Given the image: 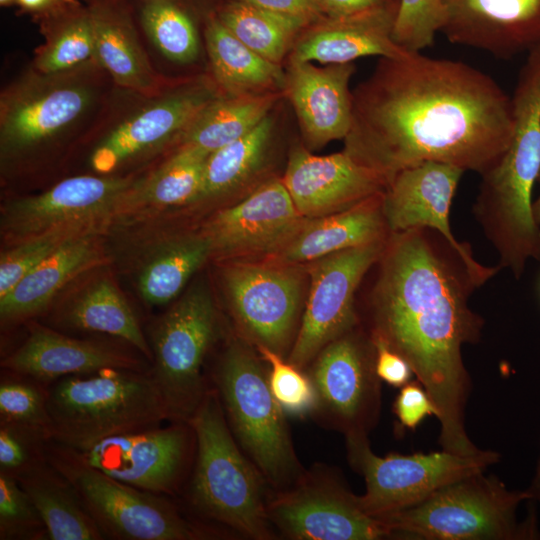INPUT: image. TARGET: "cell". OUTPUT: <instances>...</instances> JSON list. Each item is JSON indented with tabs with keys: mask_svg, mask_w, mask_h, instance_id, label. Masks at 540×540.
Here are the masks:
<instances>
[{
	"mask_svg": "<svg viewBox=\"0 0 540 540\" xmlns=\"http://www.w3.org/2000/svg\"><path fill=\"white\" fill-rule=\"evenodd\" d=\"M256 350L270 367L269 386L285 414L298 417L312 415L316 395L310 377L280 354L263 346H256Z\"/></svg>",
	"mask_w": 540,
	"mask_h": 540,
	"instance_id": "74e56055",
	"label": "cell"
},
{
	"mask_svg": "<svg viewBox=\"0 0 540 540\" xmlns=\"http://www.w3.org/2000/svg\"><path fill=\"white\" fill-rule=\"evenodd\" d=\"M95 232L67 240L0 299L3 321H15L43 309L71 280L100 264Z\"/></svg>",
	"mask_w": 540,
	"mask_h": 540,
	"instance_id": "484cf974",
	"label": "cell"
},
{
	"mask_svg": "<svg viewBox=\"0 0 540 540\" xmlns=\"http://www.w3.org/2000/svg\"><path fill=\"white\" fill-rule=\"evenodd\" d=\"M354 72L352 62L319 67L290 61L284 89L309 148L347 137L352 123L349 82Z\"/></svg>",
	"mask_w": 540,
	"mask_h": 540,
	"instance_id": "7402d4cb",
	"label": "cell"
},
{
	"mask_svg": "<svg viewBox=\"0 0 540 540\" xmlns=\"http://www.w3.org/2000/svg\"><path fill=\"white\" fill-rule=\"evenodd\" d=\"M382 193L351 208L308 219L288 246L271 260L306 265L314 260L388 238Z\"/></svg>",
	"mask_w": 540,
	"mask_h": 540,
	"instance_id": "d4e9b609",
	"label": "cell"
},
{
	"mask_svg": "<svg viewBox=\"0 0 540 540\" xmlns=\"http://www.w3.org/2000/svg\"><path fill=\"white\" fill-rule=\"evenodd\" d=\"M193 429L178 422L105 438L85 451L71 450L88 466L152 493H172L185 470Z\"/></svg>",
	"mask_w": 540,
	"mask_h": 540,
	"instance_id": "2e32d148",
	"label": "cell"
},
{
	"mask_svg": "<svg viewBox=\"0 0 540 540\" xmlns=\"http://www.w3.org/2000/svg\"><path fill=\"white\" fill-rule=\"evenodd\" d=\"M212 253L211 240L204 232L167 243L141 270L138 286L142 297L153 305L168 303Z\"/></svg>",
	"mask_w": 540,
	"mask_h": 540,
	"instance_id": "4dcf8cb0",
	"label": "cell"
},
{
	"mask_svg": "<svg viewBox=\"0 0 540 540\" xmlns=\"http://www.w3.org/2000/svg\"><path fill=\"white\" fill-rule=\"evenodd\" d=\"M368 332L400 354L438 411L441 449L473 455L465 410L472 382L462 355L479 342L484 319L468 304L484 283L430 228L390 233L377 260Z\"/></svg>",
	"mask_w": 540,
	"mask_h": 540,
	"instance_id": "7a4b0ae2",
	"label": "cell"
},
{
	"mask_svg": "<svg viewBox=\"0 0 540 540\" xmlns=\"http://www.w3.org/2000/svg\"><path fill=\"white\" fill-rule=\"evenodd\" d=\"M207 157L200 151L181 146L151 176L137 182L124 209L142 206L164 208L198 201Z\"/></svg>",
	"mask_w": 540,
	"mask_h": 540,
	"instance_id": "e575fe53",
	"label": "cell"
},
{
	"mask_svg": "<svg viewBox=\"0 0 540 540\" xmlns=\"http://www.w3.org/2000/svg\"><path fill=\"white\" fill-rule=\"evenodd\" d=\"M306 267L274 260H233L222 269L227 300L242 338L289 354L301 318Z\"/></svg>",
	"mask_w": 540,
	"mask_h": 540,
	"instance_id": "9c48e42d",
	"label": "cell"
},
{
	"mask_svg": "<svg viewBox=\"0 0 540 540\" xmlns=\"http://www.w3.org/2000/svg\"><path fill=\"white\" fill-rule=\"evenodd\" d=\"M537 182L540 184V169L537 177ZM533 214L536 222L540 225V194L537 199L533 201Z\"/></svg>",
	"mask_w": 540,
	"mask_h": 540,
	"instance_id": "f907efd6",
	"label": "cell"
},
{
	"mask_svg": "<svg viewBox=\"0 0 540 540\" xmlns=\"http://www.w3.org/2000/svg\"><path fill=\"white\" fill-rule=\"evenodd\" d=\"M526 490H510L498 477L479 472L449 483L423 501L380 520L391 538L405 540H533L536 519L519 521Z\"/></svg>",
	"mask_w": 540,
	"mask_h": 540,
	"instance_id": "8992f818",
	"label": "cell"
},
{
	"mask_svg": "<svg viewBox=\"0 0 540 540\" xmlns=\"http://www.w3.org/2000/svg\"><path fill=\"white\" fill-rule=\"evenodd\" d=\"M89 12L94 59L119 86L140 93L151 91L156 85L155 75L126 14L107 4L96 5Z\"/></svg>",
	"mask_w": 540,
	"mask_h": 540,
	"instance_id": "f1b7e54d",
	"label": "cell"
},
{
	"mask_svg": "<svg viewBox=\"0 0 540 540\" xmlns=\"http://www.w3.org/2000/svg\"><path fill=\"white\" fill-rule=\"evenodd\" d=\"M65 321L78 329L119 337L151 357L133 311L109 279H99L80 293L66 310Z\"/></svg>",
	"mask_w": 540,
	"mask_h": 540,
	"instance_id": "1f68e13d",
	"label": "cell"
},
{
	"mask_svg": "<svg viewBox=\"0 0 540 540\" xmlns=\"http://www.w3.org/2000/svg\"><path fill=\"white\" fill-rule=\"evenodd\" d=\"M531 499L540 502V454L535 469V474L532 479L531 485L527 488Z\"/></svg>",
	"mask_w": 540,
	"mask_h": 540,
	"instance_id": "681fc988",
	"label": "cell"
},
{
	"mask_svg": "<svg viewBox=\"0 0 540 540\" xmlns=\"http://www.w3.org/2000/svg\"><path fill=\"white\" fill-rule=\"evenodd\" d=\"M465 171L427 161L398 171L382 193V211L390 233L430 228L441 234L460 253L470 270L487 282L500 269L480 264L469 244L453 235L449 214L458 183Z\"/></svg>",
	"mask_w": 540,
	"mask_h": 540,
	"instance_id": "ac0fdd59",
	"label": "cell"
},
{
	"mask_svg": "<svg viewBox=\"0 0 540 540\" xmlns=\"http://www.w3.org/2000/svg\"><path fill=\"white\" fill-rule=\"evenodd\" d=\"M137 182L131 178L75 176L47 191L6 203L1 232L11 244L56 232L96 231L100 223L124 210Z\"/></svg>",
	"mask_w": 540,
	"mask_h": 540,
	"instance_id": "5bb4252c",
	"label": "cell"
},
{
	"mask_svg": "<svg viewBox=\"0 0 540 540\" xmlns=\"http://www.w3.org/2000/svg\"><path fill=\"white\" fill-rule=\"evenodd\" d=\"M62 0H15L23 9L32 12H41L49 10L60 4Z\"/></svg>",
	"mask_w": 540,
	"mask_h": 540,
	"instance_id": "c3c4849f",
	"label": "cell"
},
{
	"mask_svg": "<svg viewBox=\"0 0 540 540\" xmlns=\"http://www.w3.org/2000/svg\"><path fill=\"white\" fill-rule=\"evenodd\" d=\"M372 337V336H371ZM375 346V369L382 382L402 387L414 375L408 362L379 338L372 337Z\"/></svg>",
	"mask_w": 540,
	"mask_h": 540,
	"instance_id": "f6af8a7d",
	"label": "cell"
},
{
	"mask_svg": "<svg viewBox=\"0 0 540 540\" xmlns=\"http://www.w3.org/2000/svg\"><path fill=\"white\" fill-rule=\"evenodd\" d=\"M0 413L3 423L51 437V422L46 395L21 382H4L0 386Z\"/></svg>",
	"mask_w": 540,
	"mask_h": 540,
	"instance_id": "b9f144b4",
	"label": "cell"
},
{
	"mask_svg": "<svg viewBox=\"0 0 540 540\" xmlns=\"http://www.w3.org/2000/svg\"><path fill=\"white\" fill-rule=\"evenodd\" d=\"M45 525L19 481L0 473V538H38Z\"/></svg>",
	"mask_w": 540,
	"mask_h": 540,
	"instance_id": "60d3db41",
	"label": "cell"
},
{
	"mask_svg": "<svg viewBox=\"0 0 540 540\" xmlns=\"http://www.w3.org/2000/svg\"><path fill=\"white\" fill-rule=\"evenodd\" d=\"M222 24L243 44L280 64L295 36L309 25L301 19L229 0L217 12Z\"/></svg>",
	"mask_w": 540,
	"mask_h": 540,
	"instance_id": "836d02e7",
	"label": "cell"
},
{
	"mask_svg": "<svg viewBox=\"0 0 540 540\" xmlns=\"http://www.w3.org/2000/svg\"><path fill=\"white\" fill-rule=\"evenodd\" d=\"M308 219L295 206L282 179H272L238 203L218 211L203 232L213 253L229 260L273 258Z\"/></svg>",
	"mask_w": 540,
	"mask_h": 540,
	"instance_id": "e0dca14e",
	"label": "cell"
},
{
	"mask_svg": "<svg viewBox=\"0 0 540 540\" xmlns=\"http://www.w3.org/2000/svg\"><path fill=\"white\" fill-rule=\"evenodd\" d=\"M279 98L277 91L216 97L182 134L183 147L210 155L258 125Z\"/></svg>",
	"mask_w": 540,
	"mask_h": 540,
	"instance_id": "f546056e",
	"label": "cell"
},
{
	"mask_svg": "<svg viewBox=\"0 0 540 540\" xmlns=\"http://www.w3.org/2000/svg\"><path fill=\"white\" fill-rule=\"evenodd\" d=\"M141 23L155 47L170 61L187 64L199 52L196 28L189 15L167 0H153L142 10Z\"/></svg>",
	"mask_w": 540,
	"mask_h": 540,
	"instance_id": "d590c367",
	"label": "cell"
},
{
	"mask_svg": "<svg viewBox=\"0 0 540 540\" xmlns=\"http://www.w3.org/2000/svg\"><path fill=\"white\" fill-rule=\"evenodd\" d=\"M216 97L206 85H194L166 95L124 119L95 147L90 165L100 174L156 148L185 132Z\"/></svg>",
	"mask_w": 540,
	"mask_h": 540,
	"instance_id": "44dd1931",
	"label": "cell"
},
{
	"mask_svg": "<svg viewBox=\"0 0 540 540\" xmlns=\"http://www.w3.org/2000/svg\"><path fill=\"white\" fill-rule=\"evenodd\" d=\"M298 211L307 219L351 208L384 192L387 180L345 151L317 156L294 147L282 179Z\"/></svg>",
	"mask_w": 540,
	"mask_h": 540,
	"instance_id": "d6986e66",
	"label": "cell"
},
{
	"mask_svg": "<svg viewBox=\"0 0 540 540\" xmlns=\"http://www.w3.org/2000/svg\"><path fill=\"white\" fill-rule=\"evenodd\" d=\"M325 17H346L381 7L392 0H314Z\"/></svg>",
	"mask_w": 540,
	"mask_h": 540,
	"instance_id": "7dc6e473",
	"label": "cell"
},
{
	"mask_svg": "<svg viewBox=\"0 0 540 540\" xmlns=\"http://www.w3.org/2000/svg\"><path fill=\"white\" fill-rule=\"evenodd\" d=\"M205 38L214 77L229 96L284 89L286 73L280 64L265 59L243 44L217 15L208 18Z\"/></svg>",
	"mask_w": 540,
	"mask_h": 540,
	"instance_id": "4316f807",
	"label": "cell"
},
{
	"mask_svg": "<svg viewBox=\"0 0 540 540\" xmlns=\"http://www.w3.org/2000/svg\"><path fill=\"white\" fill-rule=\"evenodd\" d=\"M275 13L295 17L308 25L325 18L314 0H234Z\"/></svg>",
	"mask_w": 540,
	"mask_h": 540,
	"instance_id": "bcb514c9",
	"label": "cell"
},
{
	"mask_svg": "<svg viewBox=\"0 0 540 540\" xmlns=\"http://www.w3.org/2000/svg\"><path fill=\"white\" fill-rule=\"evenodd\" d=\"M345 438L350 465L365 480V493L358 496L360 506L376 519L414 506L449 483L484 472L501 457L492 450L459 455L443 449L379 456L371 450L368 435Z\"/></svg>",
	"mask_w": 540,
	"mask_h": 540,
	"instance_id": "52a82bcc",
	"label": "cell"
},
{
	"mask_svg": "<svg viewBox=\"0 0 540 540\" xmlns=\"http://www.w3.org/2000/svg\"><path fill=\"white\" fill-rule=\"evenodd\" d=\"M439 32L509 59L540 43V0H442Z\"/></svg>",
	"mask_w": 540,
	"mask_h": 540,
	"instance_id": "ffe728a7",
	"label": "cell"
},
{
	"mask_svg": "<svg viewBox=\"0 0 540 540\" xmlns=\"http://www.w3.org/2000/svg\"><path fill=\"white\" fill-rule=\"evenodd\" d=\"M393 412L402 429L415 430L428 416L437 418L438 411L425 388L419 381L408 382L397 394Z\"/></svg>",
	"mask_w": 540,
	"mask_h": 540,
	"instance_id": "7bdbcfd3",
	"label": "cell"
},
{
	"mask_svg": "<svg viewBox=\"0 0 540 540\" xmlns=\"http://www.w3.org/2000/svg\"><path fill=\"white\" fill-rule=\"evenodd\" d=\"M95 55L94 28L90 12L65 18L37 55L41 74H61L81 66Z\"/></svg>",
	"mask_w": 540,
	"mask_h": 540,
	"instance_id": "8d00e7d4",
	"label": "cell"
},
{
	"mask_svg": "<svg viewBox=\"0 0 540 540\" xmlns=\"http://www.w3.org/2000/svg\"><path fill=\"white\" fill-rule=\"evenodd\" d=\"M19 483L37 509L52 540H98L103 532L72 484L57 470L33 465Z\"/></svg>",
	"mask_w": 540,
	"mask_h": 540,
	"instance_id": "83f0119b",
	"label": "cell"
},
{
	"mask_svg": "<svg viewBox=\"0 0 540 540\" xmlns=\"http://www.w3.org/2000/svg\"><path fill=\"white\" fill-rule=\"evenodd\" d=\"M247 340L232 339L217 364L214 383L228 425L248 458L276 491L304 473L285 412L273 396L268 370Z\"/></svg>",
	"mask_w": 540,
	"mask_h": 540,
	"instance_id": "5b68a950",
	"label": "cell"
},
{
	"mask_svg": "<svg viewBox=\"0 0 540 540\" xmlns=\"http://www.w3.org/2000/svg\"><path fill=\"white\" fill-rule=\"evenodd\" d=\"M270 115L241 138L211 153L199 200L227 194L246 183L264 163L273 136Z\"/></svg>",
	"mask_w": 540,
	"mask_h": 540,
	"instance_id": "d6a6232c",
	"label": "cell"
},
{
	"mask_svg": "<svg viewBox=\"0 0 540 540\" xmlns=\"http://www.w3.org/2000/svg\"><path fill=\"white\" fill-rule=\"evenodd\" d=\"M216 331V309L202 282L191 286L158 324L152 376L175 422L188 423L207 391L201 369Z\"/></svg>",
	"mask_w": 540,
	"mask_h": 540,
	"instance_id": "ba28073f",
	"label": "cell"
},
{
	"mask_svg": "<svg viewBox=\"0 0 540 540\" xmlns=\"http://www.w3.org/2000/svg\"><path fill=\"white\" fill-rule=\"evenodd\" d=\"M442 21V0H398L393 41L408 52H420L434 43Z\"/></svg>",
	"mask_w": 540,
	"mask_h": 540,
	"instance_id": "ab89813d",
	"label": "cell"
},
{
	"mask_svg": "<svg viewBox=\"0 0 540 540\" xmlns=\"http://www.w3.org/2000/svg\"><path fill=\"white\" fill-rule=\"evenodd\" d=\"M387 239L329 254L305 265L309 292L287 356L290 363L303 370L327 344L359 324L356 291L381 256Z\"/></svg>",
	"mask_w": 540,
	"mask_h": 540,
	"instance_id": "4fadbf2b",
	"label": "cell"
},
{
	"mask_svg": "<svg viewBox=\"0 0 540 540\" xmlns=\"http://www.w3.org/2000/svg\"><path fill=\"white\" fill-rule=\"evenodd\" d=\"M512 130L511 98L494 79L464 62L415 52L381 58L352 93L344 151L387 183L427 161L482 175L501 159Z\"/></svg>",
	"mask_w": 540,
	"mask_h": 540,
	"instance_id": "6da1fadb",
	"label": "cell"
},
{
	"mask_svg": "<svg viewBox=\"0 0 540 540\" xmlns=\"http://www.w3.org/2000/svg\"><path fill=\"white\" fill-rule=\"evenodd\" d=\"M375 346L359 324L327 344L313 359L308 376L316 395L312 415L345 435H368L381 408V380Z\"/></svg>",
	"mask_w": 540,
	"mask_h": 540,
	"instance_id": "8fae6325",
	"label": "cell"
},
{
	"mask_svg": "<svg viewBox=\"0 0 540 540\" xmlns=\"http://www.w3.org/2000/svg\"><path fill=\"white\" fill-rule=\"evenodd\" d=\"M53 462L103 533L130 540H192L207 536L166 499L105 475L70 449Z\"/></svg>",
	"mask_w": 540,
	"mask_h": 540,
	"instance_id": "30bf717a",
	"label": "cell"
},
{
	"mask_svg": "<svg viewBox=\"0 0 540 540\" xmlns=\"http://www.w3.org/2000/svg\"><path fill=\"white\" fill-rule=\"evenodd\" d=\"M60 230L13 244L0 258V299L5 297L30 271L72 237L91 233Z\"/></svg>",
	"mask_w": 540,
	"mask_h": 540,
	"instance_id": "f35d334b",
	"label": "cell"
},
{
	"mask_svg": "<svg viewBox=\"0 0 540 540\" xmlns=\"http://www.w3.org/2000/svg\"><path fill=\"white\" fill-rule=\"evenodd\" d=\"M29 432L32 431L1 422L0 466L2 472L11 475L13 472H17L20 475L29 469V456L24 438V436Z\"/></svg>",
	"mask_w": 540,
	"mask_h": 540,
	"instance_id": "ee69618b",
	"label": "cell"
},
{
	"mask_svg": "<svg viewBox=\"0 0 540 540\" xmlns=\"http://www.w3.org/2000/svg\"><path fill=\"white\" fill-rule=\"evenodd\" d=\"M271 525L294 540H377L391 538L378 519L361 508L358 496L325 467L304 471L289 488L267 500Z\"/></svg>",
	"mask_w": 540,
	"mask_h": 540,
	"instance_id": "7c38bea8",
	"label": "cell"
},
{
	"mask_svg": "<svg viewBox=\"0 0 540 540\" xmlns=\"http://www.w3.org/2000/svg\"><path fill=\"white\" fill-rule=\"evenodd\" d=\"M41 74L1 99L0 150L3 159L55 138L75 123L94 100L92 87L76 77Z\"/></svg>",
	"mask_w": 540,
	"mask_h": 540,
	"instance_id": "9a60e30c",
	"label": "cell"
},
{
	"mask_svg": "<svg viewBox=\"0 0 540 540\" xmlns=\"http://www.w3.org/2000/svg\"><path fill=\"white\" fill-rule=\"evenodd\" d=\"M15 2V0H0L1 5H9L11 3Z\"/></svg>",
	"mask_w": 540,
	"mask_h": 540,
	"instance_id": "816d5d0a",
	"label": "cell"
},
{
	"mask_svg": "<svg viewBox=\"0 0 540 540\" xmlns=\"http://www.w3.org/2000/svg\"><path fill=\"white\" fill-rule=\"evenodd\" d=\"M188 423L197 448L191 484L195 507L244 536L274 539L265 479L238 447L216 389L206 391Z\"/></svg>",
	"mask_w": 540,
	"mask_h": 540,
	"instance_id": "277c9868",
	"label": "cell"
},
{
	"mask_svg": "<svg viewBox=\"0 0 540 540\" xmlns=\"http://www.w3.org/2000/svg\"><path fill=\"white\" fill-rule=\"evenodd\" d=\"M2 367L36 379L51 380L106 369L140 371L141 364L118 349L70 338L35 324L26 341L2 361Z\"/></svg>",
	"mask_w": 540,
	"mask_h": 540,
	"instance_id": "cb8c5ba5",
	"label": "cell"
},
{
	"mask_svg": "<svg viewBox=\"0 0 540 540\" xmlns=\"http://www.w3.org/2000/svg\"><path fill=\"white\" fill-rule=\"evenodd\" d=\"M46 403L51 437L77 452L111 436L159 426L170 418L154 377L137 370L70 375L53 386Z\"/></svg>",
	"mask_w": 540,
	"mask_h": 540,
	"instance_id": "3957f363",
	"label": "cell"
},
{
	"mask_svg": "<svg viewBox=\"0 0 540 540\" xmlns=\"http://www.w3.org/2000/svg\"><path fill=\"white\" fill-rule=\"evenodd\" d=\"M398 0L346 17H325L295 40L290 61L343 64L365 56L398 58L409 53L392 39Z\"/></svg>",
	"mask_w": 540,
	"mask_h": 540,
	"instance_id": "603a6c76",
	"label": "cell"
}]
</instances>
